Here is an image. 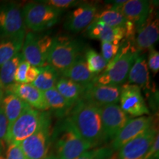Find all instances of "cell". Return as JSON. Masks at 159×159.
Segmentation results:
<instances>
[{
	"instance_id": "33",
	"label": "cell",
	"mask_w": 159,
	"mask_h": 159,
	"mask_svg": "<svg viewBox=\"0 0 159 159\" xmlns=\"http://www.w3.org/2000/svg\"><path fill=\"white\" fill-rule=\"evenodd\" d=\"M5 159H27L19 144L12 143L8 144Z\"/></svg>"
},
{
	"instance_id": "8",
	"label": "cell",
	"mask_w": 159,
	"mask_h": 159,
	"mask_svg": "<svg viewBox=\"0 0 159 159\" xmlns=\"http://www.w3.org/2000/svg\"><path fill=\"white\" fill-rule=\"evenodd\" d=\"M21 7L16 2L0 4V38L25 35Z\"/></svg>"
},
{
	"instance_id": "17",
	"label": "cell",
	"mask_w": 159,
	"mask_h": 159,
	"mask_svg": "<svg viewBox=\"0 0 159 159\" xmlns=\"http://www.w3.org/2000/svg\"><path fill=\"white\" fill-rule=\"evenodd\" d=\"M120 86L104 85L91 83L85 86L83 99L101 107L117 104L119 101Z\"/></svg>"
},
{
	"instance_id": "13",
	"label": "cell",
	"mask_w": 159,
	"mask_h": 159,
	"mask_svg": "<svg viewBox=\"0 0 159 159\" xmlns=\"http://www.w3.org/2000/svg\"><path fill=\"white\" fill-rule=\"evenodd\" d=\"M153 125L154 119L151 116H142L130 119L124 128L111 141L109 148L113 152L118 151L125 144L148 130Z\"/></svg>"
},
{
	"instance_id": "5",
	"label": "cell",
	"mask_w": 159,
	"mask_h": 159,
	"mask_svg": "<svg viewBox=\"0 0 159 159\" xmlns=\"http://www.w3.org/2000/svg\"><path fill=\"white\" fill-rule=\"evenodd\" d=\"M84 43L80 40L66 35L55 37L49 49L47 63L61 73L82 55Z\"/></svg>"
},
{
	"instance_id": "14",
	"label": "cell",
	"mask_w": 159,
	"mask_h": 159,
	"mask_svg": "<svg viewBox=\"0 0 159 159\" xmlns=\"http://www.w3.org/2000/svg\"><path fill=\"white\" fill-rule=\"evenodd\" d=\"M135 39V46L139 52L153 48V46L159 38V19L158 11L153 4L146 21L137 32Z\"/></svg>"
},
{
	"instance_id": "20",
	"label": "cell",
	"mask_w": 159,
	"mask_h": 159,
	"mask_svg": "<svg viewBox=\"0 0 159 159\" xmlns=\"http://www.w3.org/2000/svg\"><path fill=\"white\" fill-rule=\"evenodd\" d=\"M128 82L129 84L138 85L144 90L152 89L147 60L144 55H139L135 60L129 71Z\"/></svg>"
},
{
	"instance_id": "25",
	"label": "cell",
	"mask_w": 159,
	"mask_h": 159,
	"mask_svg": "<svg viewBox=\"0 0 159 159\" xmlns=\"http://www.w3.org/2000/svg\"><path fill=\"white\" fill-rule=\"evenodd\" d=\"M25 35L0 38V66L20 52Z\"/></svg>"
},
{
	"instance_id": "37",
	"label": "cell",
	"mask_w": 159,
	"mask_h": 159,
	"mask_svg": "<svg viewBox=\"0 0 159 159\" xmlns=\"http://www.w3.org/2000/svg\"><path fill=\"white\" fill-rule=\"evenodd\" d=\"M40 73V68L30 66L26 75V83H32Z\"/></svg>"
},
{
	"instance_id": "23",
	"label": "cell",
	"mask_w": 159,
	"mask_h": 159,
	"mask_svg": "<svg viewBox=\"0 0 159 159\" xmlns=\"http://www.w3.org/2000/svg\"><path fill=\"white\" fill-rule=\"evenodd\" d=\"M43 94L49 109H52L55 115L61 119L68 116L71 109L74 106V105L67 101L60 94L55 88L44 91Z\"/></svg>"
},
{
	"instance_id": "43",
	"label": "cell",
	"mask_w": 159,
	"mask_h": 159,
	"mask_svg": "<svg viewBox=\"0 0 159 159\" xmlns=\"http://www.w3.org/2000/svg\"><path fill=\"white\" fill-rule=\"evenodd\" d=\"M157 159H158V158H157Z\"/></svg>"
},
{
	"instance_id": "38",
	"label": "cell",
	"mask_w": 159,
	"mask_h": 159,
	"mask_svg": "<svg viewBox=\"0 0 159 159\" xmlns=\"http://www.w3.org/2000/svg\"><path fill=\"white\" fill-rule=\"evenodd\" d=\"M3 97H4V89L1 85V84H0V103H1V101Z\"/></svg>"
},
{
	"instance_id": "27",
	"label": "cell",
	"mask_w": 159,
	"mask_h": 159,
	"mask_svg": "<svg viewBox=\"0 0 159 159\" xmlns=\"http://www.w3.org/2000/svg\"><path fill=\"white\" fill-rule=\"evenodd\" d=\"M23 59L22 53L19 52L0 66V84L4 89L14 83L16 71Z\"/></svg>"
},
{
	"instance_id": "41",
	"label": "cell",
	"mask_w": 159,
	"mask_h": 159,
	"mask_svg": "<svg viewBox=\"0 0 159 159\" xmlns=\"http://www.w3.org/2000/svg\"><path fill=\"white\" fill-rule=\"evenodd\" d=\"M0 159H5V157L2 154V155H0Z\"/></svg>"
},
{
	"instance_id": "36",
	"label": "cell",
	"mask_w": 159,
	"mask_h": 159,
	"mask_svg": "<svg viewBox=\"0 0 159 159\" xmlns=\"http://www.w3.org/2000/svg\"><path fill=\"white\" fill-rule=\"evenodd\" d=\"M7 128H8V122L6 117L5 112L0 105V140H5L6 134H7Z\"/></svg>"
},
{
	"instance_id": "40",
	"label": "cell",
	"mask_w": 159,
	"mask_h": 159,
	"mask_svg": "<svg viewBox=\"0 0 159 159\" xmlns=\"http://www.w3.org/2000/svg\"><path fill=\"white\" fill-rule=\"evenodd\" d=\"M43 159H57V158H55L54 155L52 154V153H50V154H48V155H47V156H46L45 158H43Z\"/></svg>"
},
{
	"instance_id": "12",
	"label": "cell",
	"mask_w": 159,
	"mask_h": 159,
	"mask_svg": "<svg viewBox=\"0 0 159 159\" xmlns=\"http://www.w3.org/2000/svg\"><path fill=\"white\" fill-rule=\"evenodd\" d=\"M100 116L106 142H111L130 119L117 104L101 107Z\"/></svg>"
},
{
	"instance_id": "18",
	"label": "cell",
	"mask_w": 159,
	"mask_h": 159,
	"mask_svg": "<svg viewBox=\"0 0 159 159\" xmlns=\"http://www.w3.org/2000/svg\"><path fill=\"white\" fill-rule=\"evenodd\" d=\"M97 13V7L92 3H80L69 13L64 23L67 30L78 33L86 28L94 21Z\"/></svg>"
},
{
	"instance_id": "39",
	"label": "cell",
	"mask_w": 159,
	"mask_h": 159,
	"mask_svg": "<svg viewBox=\"0 0 159 159\" xmlns=\"http://www.w3.org/2000/svg\"><path fill=\"white\" fill-rule=\"evenodd\" d=\"M4 148H5V145H4V142L2 140H0V155L2 154Z\"/></svg>"
},
{
	"instance_id": "29",
	"label": "cell",
	"mask_w": 159,
	"mask_h": 159,
	"mask_svg": "<svg viewBox=\"0 0 159 159\" xmlns=\"http://www.w3.org/2000/svg\"><path fill=\"white\" fill-rule=\"evenodd\" d=\"M84 57L89 71L96 76L100 74L108 64L102 55L97 52L94 49H88L85 52Z\"/></svg>"
},
{
	"instance_id": "9",
	"label": "cell",
	"mask_w": 159,
	"mask_h": 159,
	"mask_svg": "<svg viewBox=\"0 0 159 159\" xmlns=\"http://www.w3.org/2000/svg\"><path fill=\"white\" fill-rule=\"evenodd\" d=\"M52 131L51 122H49L19 143L26 158L43 159L49 154Z\"/></svg>"
},
{
	"instance_id": "32",
	"label": "cell",
	"mask_w": 159,
	"mask_h": 159,
	"mask_svg": "<svg viewBox=\"0 0 159 159\" xmlns=\"http://www.w3.org/2000/svg\"><path fill=\"white\" fill-rule=\"evenodd\" d=\"M41 2L50 7L61 10V11L62 9L69 8V7H75L80 4V2L76 1V0H45V1Z\"/></svg>"
},
{
	"instance_id": "6",
	"label": "cell",
	"mask_w": 159,
	"mask_h": 159,
	"mask_svg": "<svg viewBox=\"0 0 159 159\" xmlns=\"http://www.w3.org/2000/svg\"><path fill=\"white\" fill-rule=\"evenodd\" d=\"M25 28L33 33L45 31L58 22L62 11L50 7L42 2H31L21 8Z\"/></svg>"
},
{
	"instance_id": "31",
	"label": "cell",
	"mask_w": 159,
	"mask_h": 159,
	"mask_svg": "<svg viewBox=\"0 0 159 159\" xmlns=\"http://www.w3.org/2000/svg\"><path fill=\"white\" fill-rule=\"evenodd\" d=\"M122 44H114L113 43L105 42L101 43V52L103 58L107 63H109L114 57L116 56L120 49Z\"/></svg>"
},
{
	"instance_id": "26",
	"label": "cell",
	"mask_w": 159,
	"mask_h": 159,
	"mask_svg": "<svg viewBox=\"0 0 159 159\" xmlns=\"http://www.w3.org/2000/svg\"><path fill=\"white\" fill-rule=\"evenodd\" d=\"M58 79L59 71L48 64L40 68L39 75L30 84L39 90L44 92L55 89Z\"/></svg>"
},
{
	"instance_id": "22",
	"label": "cell",
	"mask_w": 159,
	"mask_h": 159,
	"mask_svg": "<svg viewBox=\"0 0 159 159\" xmlns=\"http://www.w3.org/2000/svg\"><path fill=\"white\" fill-rule=\"evenodd\" d=\"M55 89L64 98L75 105L78 101L83 99L85 85L75 83L66 77H60L55 85Z\"/></svg>"
},
{
	"instance_id": "21",
	"label": "cell",
	"mask_w": 159,
	"mask_h": 159,
	"mask_svg": "<svg viewBox=\"0 0 159 159\" xmlns=\"http://www.w3.org/2000/svg\"><path fill=\"white\" fill-rule=\"evenodd\" d=\"M61 74L63 77L85 86L92 83L96 77V75L89 71L83 55H80L68 69L61 71Z\"/></svg>"
},
{
	"instance_id": "30",
	"label": "cell",
	"mask_w": 159,
	"mask_h": 159,
	"mask_svg": "<svg viewBox=\"0 0 159 159\" xmlns=\"http://www.w3.org/2000/svg\"><path fill=\"white\" fill-rule=\"evenodd\" d=\"M113 153L109 147H99L86 151L76 159H111Z\"/></svg>"
},
{
	"instance_id": "11",
	"label": "cell",
	"mask_w": 159,
	"mask_h": 159,
	"mask_svg": "<svg viewBox=\"0 0 159 159\" xmlns=\"http://www.w3.org/2000/svg\"><path fill=\"white\" fill-rule=\"evenodd\" d=\"M119 102V107L130 118L150 115V111L138 85L128 83L120 87Z\"/></svg>"
},
{
	"instance_id": "28",
	"label": "cell",
	"mask_w": 159,
	"mask_h": 159,
	"mask_svg": "<svg viewBox=\"0 0 159 159\" xmlns=\"http://www.w3.org/2000/svg\"><path fill=\"white\" fill-rule=\"evenodd\" d=\"M94 20L102 21L111 27H122L124 29L128 21L120 12L111 8L108 5L100 13H97Z\"/></svg>"
},
{
	"instance_id": "2",
	"label": "cell",
	"mask_w": 159,
	"mask_h": 159,
	"mask_svg": "<svg viewBox=\"0 0 159 159\" xmlns=\"http://www.w3.org/2000/svg\"><path fill=\"white\" fill-rule=\"evenodd\" d=\"M52 154L57 159H76L91 147L78 134L68 117L61 119L52 131Z\"/></svg>"
},
{
	"instance_id": "16",
	"label": "cell",
	"mask_w": 159,
	"mask_h": 159,
	"mask_svg": "<svg viewBox=\"0 0 159 159\" xmlns=\"http://www.w3.org/2000/svg\"><path fill=\"white\" fill-rule=\"evenodd\" d=\"M152 3L146 0H129L122 5L108 4L111 8L117 10L128 21L135 25L136 33L146 21L150 13Z\"/></svg>"
},
{
	"instance_id": "19",
	"label": "cell",
	"mask_w": 159,
	"mask_h": 159,
	"mask_svg": "<svg viewBox=\"0 0 159 159\" xmlns=\"http://www.w3.org/2000/svg\"><path fill=\"white\" fill-rule=\"evenodd\" d=\"M85 35L91 39L99 40L102 42L120 44L125 38V31L122 27H111L99 21H94L85 28Z\"/></svg>"
},
{
	"instance_id": "4",
	"label": "cell",
	"mask_w": 159,
	"mask_h": 159,
	"mask_svg": "<svg viewBox=\"0 0 159 159\" xmlns=\"http://www.w3.org/2000/svg\"><path fill=\"white\" fill-rule=\"evenodd\" d=\"M49 122H51L49 113L29 107L9 125L5 141L7 144L12 143L19 144Z\"/></svg>"
},
{
	"instance_id": "15",
	"label": "cell",
	"mask_w": 159,
	"mask_h": 159,
	"mask_svg": "<svg viewBox=\"0 0 159 159\" xmlns=\"http://www.w3.org/2000/svg\"><path fill=\"white\" fill-rule=\"evenodd\" d=\"M5 89V94L16 95L35 110L45 111L49 109L43 91L39 90L30 83H13Z\"/></svg>"
},
{
	"instance_id": "3",
	"label": "cell",
	"mask_w": 159,
	"mask_h": 159,
	"mask_svg": "<svg viewBox=\"0 0 159 159\" xmlns=\"http://www.w3.org/2000/svg\"><path fill=\"white\" fill-rule=\"evenodd\" d=\"M116 56L108 63L105 69L97 75L93 83L104 85H122L128 78L129 71L139 55L134 43L126 41Z\"/></svg>"
},
{
	"instance_id": "34",
	"label": "cell",
	"mask_w": 159,
	"mask_h": 159,
	"mask_svg": "<svg viewBox=\"0 0 159 159\" xmlns=\"http://www.w3.org/2000/svg\"><path fill=\"white\" fill-rule=\"evenodd\" d=\"M30 66V64L25 59H23L18 66L16 71L14 82L16 83H26V75Z\"/></svg>"
},
{
	"instance_id": "24",
	"label": "cell",
	"mask_w": 159,
	"mask_h": 159,
	"mask_svg": "<svg viewBox=\"0 0 159 159\" xmlns=\"http://www.w3.org/2000/svg\"><path fill=\"white\" fill-rule=\"evenodd\" d=\"M1 103L8 122V126L14 122L26 108L30 107L22 99L12 94H6L2 99Z\"/></svg>"
},
{
	"instance_id": "1",
	"label": "cell",
	"mask_w": 159,
	"mask_h": 159,
	"mask_svg": "<svg viewBox=\"0 0 159 159\" xmlns=\"http://www.w3.org/2000/svg\"><path fill=\"white\" fill-rule=\"evenodd\" d=\"M67 117L81 138L92 149L106 142L99 107L81 99L74 105Z\"/></svg>"
},
{
	"instance_id": "10",
	"label": "cell",
	"mask_w": 159,
	"mask_h": 159,
	"mask_svg": "<svg viewBox=\"0 0 159 159\" xmlns=\"http://www.w3.org/2000/svg\"><path fill=\"white\" fill-rule=\"evenodd\" d=\"M158 134V128L154 124L119 149L116 159H144Z\"/></svg>"
},
{
	"instance_id": "7",
	"label": "cell",
	"mask_w": 159,
	"mask_h": 159,
	"mask_svg": "<svg viewBox=\"0 0 159 159\" xmlns=\"http://www.w3.org/2000/svg\"><path fill=\"white\" fill-rule=\"evenodd\" d=\"M53 39L47 34L29 32L25 34L22 46V55L30 66L41 68L48 65L47 56Z\"/></svg>"
},
{
	"instance_id": "42",
	"label": "cell",
	"mask_w": 159,
	"mask_h": 159,
	"mask_svg": "<svg viewBox=\"0 0 159 159\" xmlns=\"http://www.w3.org/2000/svg\"><path fill=\"white\" fill-rule=\"evenodd\" d=\"M111 159H113V158H111Z\"/></svg>"
},
{
	"instance_id": "35",
	"label": "cell",
	"mask_w": 159,
	"mask_h": 159,
	"mask_svg": "<svg viewBox=\"0 0 159 159\" xmlns=\"http://www.w3.org/2000/svg\"><path fill=\"white\" fill-rule=\"evenodd\" d=\"M148 67L154 74H157L159 71V52L153 48L150 49L148 62Z\"/></svg>"
}]
</instances>
